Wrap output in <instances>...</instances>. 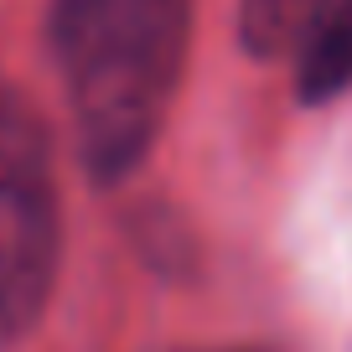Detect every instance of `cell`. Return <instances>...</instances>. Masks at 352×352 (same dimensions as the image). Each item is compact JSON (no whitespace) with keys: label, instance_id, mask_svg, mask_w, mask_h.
<instances>
[{"label":"cell","instance_id":"4","mask_svg":"<svg viewBox=\"0 0 352 352\" xmlns=\"http://www.w3.org/2000/svg\"><path fill=\"white\" fill-rule=\"evenodd\" d=\"M316 0H239V36L254 57H285L296 52L300 26L311 21Z\"/></svg>","mask_w":352,"mask_h":352},{"label":"cell","instance_id":"2","mask_svg":"<svg viewBox=\"0 0 352 352\" xmlns=\"http://www.w3.org/2000/svg\"><path fill=\"white\" fill-rule=\"evenodd\" d=\"M57 280L52 135L21 88L0 83V347L32 331Z\"/></svg>","mask_w":352,"mask_h":352},{"label":"cell","instance_id":"3","mask_svg":"<svg viewBox=\"0 0 352 352\" xmlns=\"http://www.w3.org/2000/svg\"><path fill=\"white\" fill-rule=\"evenodd\" d=\"M296 88L321 104L352 83V0H316L296 42Z\"/></svg>","mask_w":352,"mask_h":352},{"label":"cell","instance_id":"1","mask_svg":"<svg viewBox=\"0 0 352 352\" xmlns=\"http://www.w3.org/2000/svg\"><path fill=\"white\" fill-rule=\"evenodd\" d=\"M47 36L83 166L104 182L135 171L182 83L192 0H52Z\"/></svg>","mask_w":352,"mask_h":352}]
</instances>
